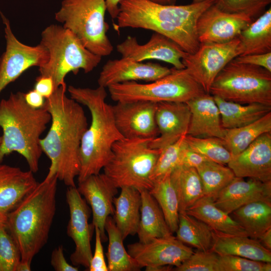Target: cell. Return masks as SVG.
I'll return each mask as SVG.
<instances>
[{
  "label": "cell",
  "instance_id": "1",
  "mask_svg": "<svg viewBox=\"0 0 271 271\" xmlns=\"http://www.w3.org/2000/svg\"><path fill=\"white\" fill-rule=\"evenodd\" d=\"M66 89V83L61 85L45 99L43 107L51 115V124L40 146L50 161L45 179L56 176L68 187H74L80 170L81 141L88 123L81 104L68 97Z\"/></svg>",
  "mask_w": 271,
  "mask_h": 271
},
{
  "label": "cell",
  "instance_id": "2",
  "mask_svg": "<svg viewBox=\"0 0 271 271\" xmlns=\"http://www.w3.org/2000/svg\"><path fill=\"white\" fill-rule=\"evenodd\" d=\"M216 1L177 6L162 5L150 0H121L114 28L116 31L125 28L151 30L167 37L187 53L193 54L200 46L197 21Z\"/></svg>",
  "mask_w": 271,
  "mask_h": 271
},
{
  "label": "cell",
  "instance_id": "3",
  "mask_svg": "<svg viewBox=\"0 0 271 271\" xmlns=\"http://www.w3.org/2000/svg\"><path fill=\"white\" fill-rule=\"evenodd\" d=\"M70 97L86 106L91 114L90 125L85 131L80 149V170L77 177L81 182L92 175L100 173L109 161L112 146L124 138L117 129L112 105L105 100V88L68 87Z\"/></svg>",
  "mask_w": 271,
  "mask_h": 271
},
{
  "label": "cell",
  "instance_id": "4",
  "mask_svg": "<svg viewBox=\"0 0 271 271\" xmlns=\"http://www.w3.org/2000/svg\"><path fill=\"white\" fill-rule=\"evenodd\" d=\"M25 93L12 92L0 101V127L3 131L0 144V163L17 152L26 160L34 173L39 168L42 154L41 135L51 122V116L44 107L36 109L25 101Z\"/></svg>",
  "mask_w": 271,
  "mask_h": 271
},
{
  "label": "cell",
  "instance_id": "5",
  "mask_svg": "<svg viewBox=\"0 0 271 271\" xmlns=\"http://www.w3.org/2000/svg\"><path fill=\"white\" fill-rule=\"evenodd\" d=\"M58 180L56 176L44 179L7 216L5 225L22 261L31 263L47 242L56 212Z\"/></svg>",
  "mask_w": 271,
  "mask_h": 271
},
{
  "label": "cell",
  "instance_id": "6",
  "mask_svg": "<svg viewBox=\"0 0 271 271\" xmlns=\"http://www.w3.org/2000/svg\"><path fill=\"white\" fill-rule=\"evenodd\" d=\"M40 44L49 53L48 62L39 67L40 75L51 77L55 90L65 84L70 72L77 74L80 69L87 73L100 63L102 57L85 48L69 30L62 26L52 24L41 33Z\"/></svg>",
  "mask_w": 271,
  "mask_h": 271
},
{
  "label": "cell",
  "instance_id": "7",
  "mask_svg": "<svg viewBox=\"0 0 271 271\" xmlns=\"http://www.w3.org/2000/svg\"><path fill=\"white\" fill-rule=\"evenodd\" d=\"M151 140L123 139L113 144L111 157L103 169L116 187L152 189L151 175L161 150L151 147Z\"/></svg>",
  "mask_w": 271,
  "mask_h": 271
},
{
  "label": "cell",
  "instance_id": "8",
  "mask_svg": "<svg viewBox=\"0 0 271 271\" xmlns=\"http://www.w3.org/2000/svg\"><path fill=\"white\" fill-rule=\"evenodd\" d=\"M105 0H63L55 19L71 31L84 46L101 57L109 55L113 47L107 36Z\"/></svg>",
  "mask_w": 271,
  "mask_h": 271
},
{
  "label": "cell",
  "instance_id": "9",
  "mask_svg": "<svg viewBox=\"0 0 271 271\" xmlns=\"http://www.w3.org/2000/svg\"><path fill=\"white\" fill-rule=\"evenodd\" d=\"M209 93L240 104L271 106V72L233 59L216 76Z\"/></svg>",
  "mask_w": 271,
  "mask_h": 271
},
{
  "label": "cell",
  "instance_id": "10",
  "mask_svg": "<svg viewBox=\"0 0 271 271\" xmlns=\"http://www.w3.org/2000/svg\"><path fill=\"white\" fill-rule=\"evenodd\" d=\"M107 88L110 98L116 102H187L206 93L185 68L174 67L168 75L151 83L128 81L111 85Z\"/></svg>",
  "mask_w": 271,
  "mask_h": 271
},
{
  "label": "cell",
  "instance_id": "11",
  "mask_svg": "<svg viewBox=\"0 0 271 271\" xmlns=\"http://www.w3.org/2000/svg\"><path fill=\"white\" fill-rule=\"evenodd\" d=\"M240 55L238 38L224 43H201L193 54L187 53L182 61L189 74L209 93L219 72Z\"/></svg>",
  "mask_w": 271,
  "mask_h": 271
},
{
  "label": "cell",
  "instance_id": "12",
  "mask_svg": "<svg viewBox=\"0 0 271 271\" xmlns=\"http://www.w3.org/2000/svg\"><path fill=\"white\" fill-rule=\"evenodd\" d=\"M5 25L6 50L0 58V93L11 83L32 67H40L49 59V53L40 43L29 46L13 34L9 21L2 15Z\"/></svg>",
  "mask_w": 271,
  "mask_h": 271
},
{
  "label": "cell",
  "instance_id": "13",
  "mask_svg": "<svg viewBox=\"0 0 271 271\" xmlns=\"http://www.w3.org/2000/svg\"><path fill=\"white\" fill-rule=\"evenodd\" d=\"M127 252L141 269L146 270H170L178 266L194 252L192 249L173 234L154 238L146 243L129 244Z\"/></svg>",
  "mask_w": 271,
  "mask_h": 271
},
{
  "label": "cell",
  "instance_id": "14",
  "mask_svg": "<svg viewBox=\"0 0 271 271\" xmlns=\"http://www.w3.org/2000/svg\"><path fill=\"white\" fill-rule=\"evenodd\" d=\"M70 218L67 234L75 244V250L70 256L74 266L88 268L92 256L91 240L94 226L88 220L91 210L76 186L68 187L66 192Z\"/></svg>",
  "mask_w": 271,
  "mask_h": 271
},
{
  "label": "cell",
  "instance_id": "15",
  "mask_svg": "<svg viewBox=\"0 0 271 271\" xmlns=\"http://www.w3.org/2000/svg\"><path fill=\"white\" fill-rule=\"evenodd\" d=\"M156 102L118 101L112 105L116 126L124 139H154L159 135L155 120Z\"/></svg>",
  "mask_w": 271,
  "mask_h": 271
},
{
  "label": "cell",
  "instance_id": "16",
  "mask_svg": "<svg viewBox=\"0 0 271 271\" xmlns=\"http://www.w3.org/2000/svg\"><path fill=\"white\" fill-rule=\"evenodd\" d=\"M253 21L243 14L223 11L214 4L206 9L197 21L198 39L200 43L228 42L238 38Z\"/></svg>",
  "mask_w": 271,
  "mask_h": 271
},
{
  "label": "cell",
  "instance_id": "17",
  "mask_svg": "<svg viewBox=\"0 0 271 271\" xmlns=\"http://www.w3.org/2000/svg\"><path fill=\"white\" fill-rule=\"evenodd\" d=\"M122 57L131 58L137 61L147 60L162 61L178 69L185 68L182 60L188 53L167 37L154 32L149 41L140 44L134 37L127 36L116 46Z\"/></svg>",
  "mask_w": 271,
  "mask_h": 271
},
{
  "label": "cell",
  "instance_id": "18",
  "mask_svg": "<svg viewBox=\"0 0 271 271\" xmlns=\"http://www.w3.org/2000/svg\"><path fill=\"white\" fill-rule=\"evenodd\" d=\"M77 188L91 206L92 223L99 229L102 241L105 242V224L107 217L114 214L113 199L118 188L104 173L91 175L79 182Z\"/></svg>",
  "mask_w": 271,
  "mask_h": 271
},
{
  "label": "cell",
  "instance_id": "19",
  "mask_svg": "<svg viewBox=\"0 0 271 271\" xmlns=\"http://www.w3.org/2000/svg\"><path fill=\"white\" fill-rule=\"evenodd\" d=\"M171 69L158 63H143L122 57L109 60L103 65L97 80L98 86L107 88L128 81L152 82L170 73Z\"/></svg>",
  "mask_w": 271,
  "mask_h": 271
},
{
  "label": "cell",
  "instance_id": "20",
  "mask_svg": "<svg viewBox=\"0 0 271 271\" xmlns=\"http://www.w3.org/2000/svg\"><path fill=\"white\" fill-rule=\"evenodd\" d=\"M227 165L235 177L271 181V132L260 136Z\"/></svg>",
  "mask_w": 271,
  "mask_h": 271
},
{
  "label": "cell",
  "instance_id": "21",
  "mask_svg": "<svg viewBox=\"0 0 271 271\" xmlns=\"http://www.w3.org/2000/svg\"><path fill=\"white\" fill-rule=\"evenodd\" d=\"M190 115V110L186 102H158L155 120L159 135L150 141L151 147L162 149L186 135Z\"/></svg>",
  "mask_w": 271,
  "mask_h": 271
},
{
  "label": "cell",
  "instance_id": "22",
  "mask_svg": "<svg viewBox=\"0 0 271 271\" xmlns=\"http://www.w3.org/2000/svg\"><path fill=\"white\" fill-rule=\"evenodd\" d=\"M31 170L0 163V223L38 185Z\"/></svg>",
  "mask_w": 271,
  "mask_h": 271
},
{
  "label": "cell",
  "instance_id": "23",
  "mask_svg": "<svg viewBox=\"0 0 271 271\" xmlns=\"http://www.w3.org/2000/svg\"><path fill=\"white\" fill-rule=\"evenodd\" d=\"M258 201H271V181L261 182L235 177L217 195L214 203L230 214L238 208Z\"/></svg>",
  "mask_w": 271,
  "mask_h": 271
},
{
  "label": "cell",
  "instance_id": "24",
  "mask_svg": "<svg viewBox=\"0 0 271 271\" xmlns=\"http://www.w3.org/2000/svg\"><path fill=\"white\" fill-rule=\"evenodd\" d=\"M186 103L191 113L187 135L224 138L226 129L221 125L219 108L213 95L205 93Z\"/></svg>",
  "mask_w": 271,
  "mask_h": 271
},
{
  "label": "cell",
  "instance_id": "25",
  "mask_svg": "<svg viewBox=\"0 0 271 271\" xmlns=\"http://www.w3.org/2000/svg\"><path fill=\"white\" fill-rule=\"evenodd\" d=\"M211 250L218 255H232L271 262L270 250L265 248L257 239L246 235L226 233L213 230V243Z\"/></svg>",
  "mask_w": 271,
  "mask_h": 271
},
{
  "label": "cell",
  "instance_id": "26",
  "mask_svg": "<svg viewBox=\"0 0 271 271\" xmlns=\"http://www.w3.org/2000/svg\"><path fill=\"white\" fill-rule=\"evenodd\" d=\"M117 197L113 199V219L124 239L137 233L141 217L140 191L133 187H123Z\"/></svg>",
  "mask_w": 271,
  "mask_h": 271
},
{
  "label": "cell",
  "instance_id": "27",
  "mask_svg": "<svg viewBox=\"0 0 271 271\" xmlns=\"http://www.w3.org/2000/svg\"><path fill=\"white\" fill-rule=\"evenodd\" d=\"M140 192L141 217L137 233L139 242L146 243L156 238L173 234L155 198L148 190Z\"/></svg>",
  "mask_w": 271,
  "mask_h": 271
},
{
  "label": "cell",
  "instance_id": "28",
  "mask_svg": "<svg viewBox=\"0 0 271 271\" xmlns=\"http://www.w3.org/2000/svg\"><path fill=\"white\" fill-rule=\"evenodd\" d=\"M225 129L238 128L251 123L271 111V106L258 103L240 104L213 96Z\"/></svg>",
  "mask_w": 271,
  "mask_h": 271
},
{
  "label": "cell",
  "instance_id": "29",
  "mask_svg": "<svg viewBox=\"0 0 271 271\" xmlns=\"http://www.w3.org/2000/svg\"><path fill=\"white\" fill-rule=\"evenodd\" d=\"M186 212L203 222L213 230L248 236L229 214L215 205L214 200L211 197L204 196L188 208Z\"/></svg>",
  "mask_w": 271,
  "mask_h": 271
},
{
  "label": "cell",
  "instance_id": "30",
  "mask_svg": "<svg viewBox=\"0 0 271 271\" xmlns=\"http://www.w3.org/2000/svg\"><path fill=\"white\" fill-rule=\"evenodd\" d=\"M240 55L271 52V8L241 31L238 37Z\"/></svg>",
  "mask_w": 271,
  "mask_h": 271
},
{
  "label": "cell",
  "instance_id": "31",
  "mask_svg": "<svg viewBox=\"0 0 271 271\" xmlns=\"http://www.w3.org/2000/svg\"><path fill=\"white\" fill-rule=\"evenodd\" d=\"M230 216L245 231L248 236L257 239L271 228V201H258L246 204Z\"/></svg>",
  "mask_w": 271,
  "mask_h": 271
},
{
  "label": "cell",
  "instance_id": "32",
  "mask_svg": "<svg viewBox=\"0 0 271 271\" xmlns=\"http://www.w3.org/2000/svg\"><path fill=\"white\" fill-rule=\"evenodd\" d=\"M170 177L177 195L179 213L186 212L204 196L202 181L196 168L177 166Z\"/></svg>",
  "mask_w": 271,
  "mask_h": 271
},
{
  "label": "cell",
  "instance_id": "33",
  "mask_svg": "<svg viewBox=\"0 0 271 271\" xmlns=\"http://www.w3.org/2000/svg\"><path fill=\"white\" fill-rule=\"evenodd\" d=\"M225 129V136L222 140L233 157L242 152L261 134L271 132V111L246 125Z\"/></svg>",
  "mask_w": 271,
  "mask_h": 271
},
{
  "label": "cell",
  "instance_id": "34",
  "mask_svg": "<svg viewBox=\"0 0 271 271\" xmlns=\"http://www.w3.org/2000/svg\"><path fill=\"white\" fill-rule=\"evenodd\" d=\"M105 230L107 233L108 240L106 253L108 270H140V267L125 249L123 242L124 239L111 216H109L106 220Z\"/></svg>",
  "mask_w": 271,
  "mask_h": 271
},
{
  "label": "cell",
  "instance_id": "35",
  "mask_svg": "<svg viewBox=\"0 0 271 271\" xmlns=\"http://www.w3.org/2000/svg\"><path fill=\"white\" fill-rule=\"evenodd\" d=\"M176 238L192 246L198 250H211L213 243V230L206 224L186 212L179 213Z\"/></svg>",
  "mask_w": 271,
  "mask_h": 271
},
{
  "label": "cell",
  "instance_id": "36",
  "mask_svg": "<svg viewBox=\"0 0 271 271\" xmlns=\"http://www.w3.org/2000/svg\"><path fill=\"white\" fill-rule=\"evenodd\" d=\"M170 175L154 181L153 186L149 191L159 204L166 222L173 233L178 229L179 213L177 195Z\"/></svg>",
  "mask_w": 271,
  "mask_h": 271
},
{
  "label": "cell",
  "instance_id": "37",
  "mask_svg": "<svg viewBox=\"0 0 271 271\" xmlns=\"http://www.w3.org/2000/svg\"><path fill=\"white\" fill-rule=\"evenodd\" d=\"M196 169L202 181L204 196L213 200L235 177L228 167L210 160Z\"/></svg>",
  "mask_w": 271,
  "mask_h": 271
},
{
  "label": "cell",
  "instance_id": "38",
  "mask_svg": "<svg viewBox=\"0 0 271 271\" xmlns=\"http://www.w3.org/2000/svg\"><path fill=\"white\" fill-rule=\"evenodd\" d=\"M185 141L192 150L210 161L225 165L231 159L230 153L221 139L215 137L199 138L186 134Z\"/></svg>",
  "mask_w": 271,
  "mask_h": 271
},
{
  "label": "cell",
  "instance_id": "39",
  "mask_svg": "<svg viewBox=\"0 0 271 271\" xmlns=\"http://www.w3.org/2000/svg\"><path fill=\"white\" fill-rule=\"evenodd\" d=\"M186 135L181 137L177 141L160 149L151 175L153 182L164 176L171 174L178 166L182 146Z\"/></svg>",
  "mask_w": 271,
  "mask_h": 271
},
{
  "label": "cell",
  "instance_id": "40",
  "mask_svg": "<svg viewBox=\"0 0 271 271\" xmlns=\"http://www.w3.org/2000/svg\"><path fill=\"white\" fill-rule=\"evenodd\" d=\"M20 251L5 224L0 223V271H16Z\"/></svg>",
  "mask_w": 271,
  "mask_h": 271
},
{
  "label": "cell",
  "instance_id": "41",
  "mask_svg": "<svg viewBox=\"0 0 271 271\" xmlns=\"http://www.w3.org/2000/svg\"><path fill=\"white\" fill-rule=\"evenodd\" d=\"M271 0H217L215 5L229 13L241 14L253 20L263 14Z\"/></svg>",
  "mask_w": 271,
  "mask_h": 271
},
{
  "label": "cell",
  "instance_id": "42",
  "mask_svg": "<svg viewBox=\"0 0 271 271\" xmlns=\"http://www.w3.org/2000/svg\"><path fill=\"white\" fill-rule=\"evenodd\" d=\"M217 271H270L271 262L232 255H218Z\"/></svg>",
  "mask_w": 271,
  "mask_h": 271
},
{
  "label": "cell",
  "instance_id": "43",
  "mask_svg": "<svg viewBox=\"0 0 271 271\" xmlns=\"http://www.w3.org/2000/svg\"><path fill=\"white\" fill-rule=\"evenodd\" d=\"M218 255L211 250H198L180 265L175 268L176 271H217Z\"/></svg>",
  "mask_w": 271,
  "mask_h": 271
},
{
  "label": "cell",
  "instance_id": "44",
  "mask_svg": "<svg viewBox=\"0 0 271 271\" xmlns=\"http://www.w3.org/2000/svg\"><path fill=\"white\" fill-rule=\"evenodd\" d=\"M95 233V249L90 261L88 270L89 271H108L106 263L103 248L102 245L100 233L97 227H94Z\"/></svg>",
  "mask_w": 271,
  "mask_h": 271
},
{
  "label": "cell",
  "instance_id": "45",
  "mask_svg": "<svg viewBox=\"0 0 271 271\" xmlns=\"http://www.w3.org/2000/svg\"><path fill=\"white\" fill-rule=\"evenodd\" d=\"M208 160H209L192 150L186 144L184 139L180 152L178 166H182L196 168Z\"/></svg>",
  "mask_w": 271,
  "mask_h": 271
},
{
  "label": "cell",
  "instance_id": "46",
  "mask_svg": "<svg viewBox=\"0 0 271 271\" xmlns=\"http://www.w3.org/2000/svg\"><path fill=\"white\" fill-rule=\"evenodd\" d=\"M234 59L240 63L261 67L271 72V52L238 56Z\"/></svg>",
  "mask_w": 271,
  "mask_h": 271
},
{
  "label": "cell",
  "instance_id": "47",
  "mask_svg": "<svg viewBox=\"0 0 271 271\" xmlns=\"http://www.w3.org/2000/svg\"><path fill=\"white\" fill-rule=\"evenodd\" d=\"M51 264L56 271H78L79 268L69 264L66 260L63 245L54 249L51 256Z\"/></svg>",
  "mask_w": 271,
  "mask_h": 271
},
{
  "label": "cell",
  "instance_id": "48",
  "mask_svg": "<svg viewBox=\"0 0 271 271\" xmlns=\"http://www.w3.org/2000/svg\"><path fill=\"white\" fill-rule=\"evenodd\" d=\"M34 89L45 99L48 98L55 90L54 82L50 77L39 75L36 79Z\"/></svg>",
  "mask_w": 271,
  "mask_h": 271
},
{
  "label": "cell",
  "instance_id": "49",
  "mask_svg": "<svg viewBox=\"0 0 271 271\" xmlns=\"http://www.w3.org/2000/svg\"><path fill=\"white\" fill-rule=\"evenodd\" d=\"M27 103L31 107L38 109L43 107L45 98L34 89L24 94Z\"/></svg>",
  "mask_w": 271,
  "mask_h": 271
},
{
  "label": "cell",
  "instance_id": "50",
  "mask_svg": "<svg viewBox=\"0 0 271 271\" xmlns=\"http://www.w3.org/2000/svg\"><path fill=\"white\" fill-rule=\"evenodd\" d=\"M121 0H105L106 11L112 19H116L119 11V4Z\"/></svg>",
  "mask_w": 271,
  "mask_h": 271
},
{
  "label": "cell",
  "instance_id": "51",
  "mask_svg": "<svg viewBox=\"0 0 271 271\" xmlns=\"http://www.w3.org/2000/svg\"><path fill=\"white\" fill-rule=\"evenodd\" d=\"M258 240L267 249H271V228L265 231Z\"/></svg>",
  "mask_w": 271,
  "mask_h": 271
},
{
  "label": "cell",
  "instance_id": "52",
  "mask_svg": "<svg viewBox=\"0 0 271 271\" xmlns=\"http://www.w3.org/2000/svg\"><path fill=\"white\" fill-rule=\"evenodd\" d=\"M31 270V263L20 260L16 267V271Z\"/></svg>",
  "mask_w": 271,
  "mask_h": 271
},
{
  "label": "cell",
  "instance_id": "53",
  "mask_svg": "<svg viewBox=\"0 0 271 271\" xmlns=\"http://www.w3.org/2000/svg\"><path fill=\"white\" fill-rule=\"evenodd\" d=\"M156 3L164 5H175L177 0H150Z\"/></svg>",
  "mask_w": 271,
  "mask_h": 271
},
{
  "label": "cell",
  "instance_id": "54",
  "mask_svg": "<svg viewBox=\"0 0 271 271\" xmlns=\"http://www.w3.org/2000/svg\"><path fill=\"white\" fill-rule=\"evenodd\" d=\"M206 0H192V3H199L204 2Z\"/></svg>",
  "mask_w": 271,
  "mask_h": 271
},
{
  "label": "cell",
  "instance_id": "55",
  "mask_svg": "<svg viewBox=\"0 0 271 271\" xmlns=\"http://www.w3.org/2000/svg\"><path fill=\"white\" fill-rule=\"evenodd\" d=\"M1 141H2V136H0V144L1 143Z\"/></svg>",
  "mask_w": 271,
  "mask_h": 271
}]
</instances>
